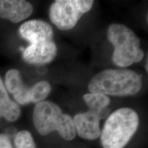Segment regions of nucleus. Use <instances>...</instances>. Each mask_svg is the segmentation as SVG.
<instances>
[{
	"mask_svg": "<svg viewBox=\"0 0 148 148\" xmlns=\"http://www.w3.org/2000/svg\"><path fill=\"white\" fill-rule=\"evenodd\" d=\"M90 92L105 95H135L141 90L142 79L139 74L132 70L108 69L94 75L88 84Z\"/></svg>",
	"mask_w": 148,
	"mask_h": 148,
	"instance_id": "f257e3e1",
	"label": "nucleus"
},
{
	"mask_svg": "<svg viewBox=\"0 0 148 148\" xmlns=\"http://www.w3.org/2000/svg\"><path fill=\"white\" fill-rule=\"evenodd\" d=\"M139 125V116L130 108H121L108 116L100 133L103 148H123L134 136Z\"/></svg>",
	"mask_w": 148,
	"mask_h": 148,
	"instance_id": "f03ea898",
	"label": "nucleus"
},
{
	"mask_svg": "<svg viewBox=\"0 0 148 148\" xmlns=\"http://www.w3.org/2000/svg\"><path fill=\"white\" fill-rule=\"evenodd\" d=\"M33 122L38 132L43 136L57 131L64 139L71 140L76 135L73 118L63 113L60 107L53 101L44 100L36 103Z\"/></svg>",
	"mask_w": 148,
	"mask_h": 148,
	"instance_id": "7ed1b4c3",
	"label": "nucleus"
},
{
	"mask_svg": "<svg viewBox=\"0 0 148 148\" xmlns=\"http://www.w3.org/2000/svg\"><path fill=\"white\" fill-rule=\"evenodd\" d=\"M107 37L114 47L112 61L116 66L125 68L143 60L144 52L140 49L139 38L126 25L111 24Z\"/></svg>",
	"mask_w": 148,
	"mask_h": 148,
	"instance_id": "20e7f679",
	"label": "nucleus"
},
{
	"mask_svg": "<svg viewBox=\"0 0 148 148\" xmlns=\"http://www.w3.org/2000/svg\"><path fill=\"white\" fill-rule=\"evenodd\" d=\"M93 3L90 0H56L49 8V18L58 29L69 30L92 8Z\"/></svg>",
	"mask_w": 148,
	"mask_h": 148,
	"instance_id": "39448f33",
	"label": "nucleus"
},
{
	"mask_svg": "<svg viewBox=\"0 0 148 148\" xmlns=\"http://www.w3.org/2000/svg\"><path fill=\"white\" fill-rule=\"evenodd\" d=\"M58 52L56 42L51 40L32 42L23 49V58L27 63L32 64H45L51 62Z\"/></svg>",
	"mask_w": 148,
	"mask_h": 148,
	"instance_id": "423d86ee",
	"label": "nucleus"
},
{
	"mask_svg": "<svg viewBox=\"0 0 148 148\" xmlns=\"http://www.w3.org/2000/svg\"><path fill=\"white\" fill-rule=\"evenodd\" d=\"M75 132L81 138L86 140H95L101 133L100 118L95 112L88 110L79 112L73 118Z\"/></svg>",
	"mask_w": 148,
	"mask_h": 148,
	"instance_id": "0eeeda50",
	"label": "nucleus"
},
{
	"mask_svg": "<svg viewBox=\"0 0 148 148\" xmlns=\"http://www.w3.org/2000/svg\"><path fill=\"white\" fill-rule=\"evenodd\" d=\"M32 3L23 0H0V18L19 23L32 14Z\"/></svg>",
	"mask_w": 148,
	"mask_h": 148,
	"instance_id": "6e6552de",
	"label": "nucleus"
},
{
	"mask_svg": "<svg viewBox=\"0 0 148 148\" xmlns=\"http://www.w3.org/2000/svg\"><path fill=\"white\" fill-rule=\"evenodd\" d=\"M20 36L29 43L38 40L53 39L52 27L40 19H32L22 24L18 29Z\"/></svg>",
	"mask_w": 148,
	"mask_h": 148,
	"instance_id": "1a4fd4ad",
	"label": "nucleus"
},
{
	"mask_svg": "<svg viewBox=\"0 0 148 148\" xmlns=\"http://www.w3.org/2000/svg\"><path fill=\"white\" fill-rule=\"evenodd\" d=\"M4 86L18 103L25 105L30 103V87L23 84L21 73L17 69H12L7 71Z\"/></svg>",
	"mask_w": 148,
	"mask_h": 148,
	"instance_id": "9d476101",
	"label": "nucleus"
},
{
	"mask_svg": "<svg viewBox=\"0 0 148 148\" xmlns=\"http://www.w3.org/2000/svg\"><path fill=\"white\" fill-rule=\"evenodd\" d=\"M21 114V108L16 102L11 100L8 91L0 77V119L5 118L7 121H14Z\"/></svg>",
	"mask_w": 148,
	"mask_h": 148,
	"instance_id": "9b49d317",
	"label": "nucleus"
},
{
	"mask_svg": "<svg viewBox=\"0 0 148 148\" xmlns=\"http://www.w3.org/2000/svg\"><path fill=\"white\" fill-rule=\"evenodd\" d=\"M85 103L88 106L89 110L95 112L100 119L106 118L110 112L108 105L110 99L108 96L96 92H89L83 96Z\"/></svg>",
	"mask_w": 148,
	"mask_h": 148,
	"instance_id": "f8f14e48",
	"label": "nucleus"
},
{
	"mask_svg": "<svg viewBox=\"0 0 148 148\" xmlns=\"http://www.w3.org/2000/svg\"><path fill=\"white\" fill-rule=\"evenodd\" d=\"M51 90L50 84L47 81H40L30 87V102L37 103L45 100Z\"/></svg>",
	"mask_w": 148,
	"mask_h": 148,
	"instance_id": "ddd939ff",
	"label": "nucleus"
},
{
	"mask_svg": "<svg viewBox=\"0 0 148 148\" xmlns=\"http://www.w3.org/2000/svg\"><path fill=\"white\" fill-rule=\"evenodd\" d=\"M14 144L16 148H36L32 134L27 130L20 131L16 134Z\"/></svg>",
	"mask_w": 148,
	"mask_h": 148,
	"instance_id": "4468645a",
	"label": "nucleus"
},
{
	"mask_svg": "<svg viewBox=\"0 0 148 148\" xmlns=\"http://www.w3.org/2000/svg\"><path fill=\"white\" fill-rule=\"evenodd\" d=\"M0 148H12L10 139L6 135L0 134Z\"/></svg>",
	"mask_w": 148,
	"mask_h": 148,
	"instance_id": "2eb2a0df",
	"label": "nucleus"
}]
</instances>
